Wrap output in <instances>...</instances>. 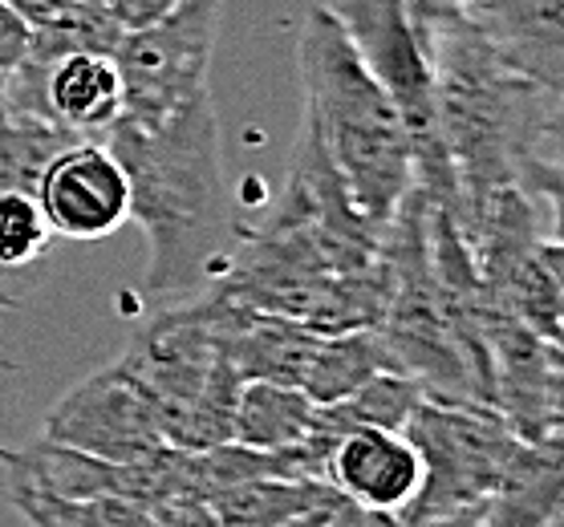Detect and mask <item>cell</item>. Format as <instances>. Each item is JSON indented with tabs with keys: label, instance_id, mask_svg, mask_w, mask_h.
Returning <instances> with one entry per match:
<instances>
[{
	"label": "cell",
	"instance_id": "6da1fadb",
	"mask_svg": "<svg viewBox=\"0 0 564 527\" xmlns=\"http://www.w3.org/2000/svg\"><path fill=\"white\" fill-rule=\"evenodd\" d=\"M98 142L115 151L130 179V219L151 244L147 288L154 300L175 305L212 288L240 240L224 183L212 90L154 127L122 114Z\"/></svg>",
	"mask_w": 564,
	"mask_h": 527
},
{
	"label": "cell",
	"instance_id": "7a4b0ae2",
	"mask_svg": "<svg viewBox=\"0 0 564 527\" xmlns=\"http://www.w3.org/2000/svg\"><path fill=\"white\" fill-rule=\"evenodd\" d=\"M419 33L435 81L438 134L447 142L459 216L484 191L520 179L536 155L540 130L556 98V81L540 78L503 50L467 9H419Z\"/></svg>",
	"mask_w": 564,
	"mask_h": 527
},
{
	"label": "cell",
	"instance_id": "3957f363",
	"mask_svg": "<svg viewBox=\"0 0 564 527\" xmlns=\"http://www.w3.org/2000/svg\"><path fill=\"white\" fill-rule=\"evenodd\" d=\"M296 69L305 86V127L325 146L361 216L386 228L414 187L411 130L358 50L325 9H308Z\"/></svg>",
	"mask_w": 564,
	"mask_h": 527
},
{
	"label": "cell",
	"instance_id": "277c9868",
	"mask_svg": "<svg viewBox=\"0 0 564 527\" xmlns=\"http://www.w3.org/2000/svg\"><path fill=\"white\" fill-rule=\"evenodd\" d=\"M411 130L414 187L459 219V183L435 118V81L411 0H321Z\"/></svg>",
	"mask_w": 564,
	"mask_h": 527
},
{
	"label": "cell",
	"instance_id": "5b68a950",
	"mask_svg": "<svg viewBox=\"0 0 564 527\" xmlns=\"http://www.w3.org/2000/svg\"><path fill=\"white\" fill-rule=\"evenodd\" d=\"M419 454H423V491L402 512V519H438L451 512L484 507L524 463L528 438L503 422L500 410L479 402L431 398L406 422Z\"/></svg>",
	"mask_w": 564,
	"mask_h": 527
},
{
	"label": "cell",
	"instance_id": "8992f818",
	"mask_svg": "<svg viewBox=\"0 0 564 527\" xmlns=\"http://www.w3.org/2000/svg\"><path fill=\"white\" fill-rule=\"evenodd\" d=\"M224 0H180L154 25L122 33L115 50L130 122L154 127L207 94Z\"/></svg>",
	"mask_w": 564,
	"mask_h": 527
},
{
	"label": "cell",
	"instance_id": "52a82bcc",
	"mask_svg": "<svg viewBox=\"0 0 564 527\" xmlns=\"http://www.w3.org/2000/svg\"><path fill=\"white\" fill-rule=\"evenodd\" d=\"M41 438L86 450L106 463H139L167 447L163 422H159V402L122 361L65 389L53 402Z\"/></svg>",
	"mask_w": 564,
	"mask_h": 527
},
{
	"label": "cell",
	"instance_id": "ba28073f",
	"mask_svg": "<svg viewBox=\"0 0 564 527\" xmlns=\"http://www.w3.org/2000/svg\"><path fill=\"white\" fill-rule=\"evenodd\" d=\"M37 204L62 240H106L130 223V179L98 139L69 142L37 183Z\"/></svg>",
	"mask_w": 564,
	"mask_h": 527
},
{
	"label": "cell",
	"instance_id": "9c48e42d",
	"mask_svg": "<svg viewBox=\"0 0 564 527\" xmlns=\"http://www.w3.org/2000/svg\"><path fill=\"white\" fill-rule=\"evenodd\" d=\"M423 454L406 430L354 426L337 438L325 463V479L366 512L402 515L423 491Z\"/></svg>",
	"mask_w": 564,
	"mask_h": 527
},
{
	"label": "cell",
	"instance_id": "30bf717a",
	"mask_svg": "<svg viewBox=\"0 0 564 527\" xmlns=\"http://www.w3.org/2000/svg\"><path fill=\"white\" fill-rule=\"evenodd\" d=\"M45 106L50 114L82 139H98L127 110L122 74L115 53H65L45 74Z\"/></svg>",
	"mask_w": 564,
	"mask_h": 527
},
{
	"label": "cell",
	"instance_id": "8fae6325",
	"mask_svg": "<svg viewBox=\"0 0 564 527\" xmlns=\"http://www.w3.org/2000/svg\"><path fill=\"white\" fill-rule=\"evenodd\" d=\"M564 515V418L528 442L524 463L491 495L475 527H556Z\"/></svg>",
	"mask_w": 564,
	"mask_h": 527
},
{
	"label": "cell",
	"instance_id": "7c38bea8",
	"mask_svg": "<svg viewBox=\"0 0 564 527\" xmlns=\"http://www.w3.org/2000/svg\"><path fill=\"white\" fill-rule=\"evenodd\" d=\"M467 13L540 78H564V0H475Z\"/></svg>",
	"mask_w": 564,
	"mask_h": 527
},
{
	"label": "cell",
	"instance_id": "4fadbf2b",
	"mask_svg": "<svg viewBox=\"0 0 564 527\" xmlns=\"http://www.w3.org/2000/svg\"><path fill=\"white\" fill-rule=\"evenodd\" d=\"M219 527H284L313 512H329L346 495L325 479H245L204 499Z\"/></svg>",
	"mask_w": 564,
	"mask_h": 527
},
{
	"label": "cell",
	"instance_id": "5bb4252c",
	"mask_svg": "<svg viewBox=\"0 0 564 527\" xmlns=\"http://www.w3.org/2000/svg\"><path fill=\"white\" fill-rule=\"evenodd\" d=\"M317 402L289 382H245L236 414H231V442L252 450H284L305 442L317 422Z\"/></svg>",
	"mask_w": 564,
	"mask_h": 527
},
{
	"label": "cell",
	"instance_id": "9a60e30c",
	"mask_svg": "<svg viewBox=\"0 0 564 527\" xmlns=\"http://www.w3.org/2000/svg\"><path fill=\"white\" fill-rule=\"evenodd\" d=\"M394 370V358L386 349L382 329H349V333L321 337L313 349L305 373H301V389L317 406L349 398L358 386H366L373 373Z\"/></svg>",
	"mask_w": 564,
	"mask_h": 527
},
{
	"label": "cell",
	"instance_id": "2e32d148",
	"mask_svg": "<svg viewBox=\"0 0 564 527\" xmlns=\"http://www.w3.org/2000/svg\"><path fill=\"white\" fill-rule=\"evenodd\" d=\"M77 139L82 134H74V130L62 127L50 114L0 110V187L37 195L45 167Z\"/></svg>",
	"mask_w": 564,
	"mask_h": 527
},
{
	"label": "cell",
	"instance_id": "e0dca14e",
	"mask_svg": "<svg viewBox=\"0 0 564 527\" xmlns=\"http://www.w3.org/2000/svg\"><path fill=\"white\" fill-rule=\"evenodd\" d=\"M9 495L33 527H154L151 507L127 495H90V499H57L33 491H9Z\"/></svg>",
	"mask_w": 564,
	"mask_h": 527
},
{
	"label": "cell",
	"instance_id": "ac0fdd59",
	"mask_svg": "<svg viewBox=\"0 0 564 527\" xmlns=\"http://www.w3.org/2000/svg\"><path fill=\"white\" fill-rule=\"evenodd\" d=\"M484 300L496 305V309H503L512 321L524 325L528 333H536L540 341H549V345H561L564 341L561 296H556V284H552L549 268L540 264L536 252H532L528 260H520V268H516L496 293L484 296Z\"/></svg>",
	"mask_w": 564,
	"mask_h": 527
},
{
	"label": "cell",
	"instance_id": "d6986e66",
	"mask_svg": "<svg viewBox=\"0 0 564 527\" xmlns=\"http://www.w3.org/2000/svg\"><path fill=\"white\" fill-rule=\"evenodd\" d=\"M53 244V228L37 195L0 187V272L37 264Z\"/></svg>",
	"mask_w": 564,
	"mask_h": 527
},
{
	"label": "cell",
	"instance_id": "ffe728a7",
	"mask_svg": "<svg viewBox=\"0 0 564 527\" xmlns=\"http://www.w3.org/2000/svg\"><path fill=\"white\" fill-rule=\"evenodd\" d=\"M520 183L536 195L540 204L552 207V228L549 240H561L564 244V158H524L520 167Z\"/></svg>",
	"mask_w": 564,
	"mask_h": 527
},
{
	"label": "cell",
	"instance_id": "44dd1931",
	"mask_svg": "<svg viewBox=\"0 0 564 527\" xmlns=\"http://www.w3.org/2000/svg\"><path fill=\"white\" fill-rule=\"evenodd\" d=\"M475 512L479 507L438 515V519H402V515H390V512H366V507H354L346 499V507L334 515L329 527H475Z\"/></svg>",
	"mask_w": 564,
	"mask_h": 527
},
{
	"label": "cell",
	"instance_id": "7402d4cb",
	"mask_svg": "<svg viewBox=\"0 0 564 527\" xmlns=\"http://www.w3.org/2000/svg\"><path fill=\"white\" fill-rule=\"evenodd\" d=\"M29 41H33V25L21 21L9 4H0V78H9L17 65L25 62Z\"/></svg>",
	"mask_w": 564,
	"mask_h": 527
},
{
	"label": "cell",
	"instance_id": "603a6c76",
	"mask_svg": "<svg viewBox=\"0 0 564 527\" xmlns=\"http://www.w3.org/2000/svg\"><path fill=\"white\" fill-rule=\"evenodd\" d=\"M154 527H219L204 499H163L151 507Z\"/></svg>",
	"mask_w": 564,
	"mask_h": 527
},
{
	"label": "cell",
	"instance_id": "cb8c5ba5",
	"mask_svg": "<svg viewBox=\"0 0 564 527\" xmlns=\"http://www.w3.org/2000/svg\"><path fill=\"white\" fill-rule=\"evenodd\" d=\"M175 4H180V0H106V9H110V17L122 25V33L142 29V25H154V21H159V17H167Z\"/></svg>",
	"mask_w": 564,
	"mask_h": 527
},
{
	"label": "cell",
	"instance_id": "d4e9b609",
	"mask_svg": "<svg viewBox=\"0 0 564 527\" xmlns=\"http://www.w3.org/2000/svg\"><path fill=\"white\" fill-rule=\"evenodd\" d=\"M536 158H564V78H561V86H556V98H552V106H549L544 130H540Z\"/></svg>",
	"mask_w": 564,
	"mask_h": 527
},
{
	"label": "cell",
	"instance_id": "484cf974",
	"mask_svg": "<svg viewBox=\"0 0 564 527\" xmlns=\"http://www.w3.org/2000/svg\"><path fill=\"white\" fill-rule=\"evenodd\" d=\"M0 4H9L21 21H29V25H50V21H57V17L65 13V9H74L77 0H0Z\"/></svg>",
	"mask_w": 564,
	"mask_h": 527
},
{
	"label": "cell",
	"instance_id": "4316f807",
	"mask_svg": "<svg viewBox=\"0 0 564 527\" xmlns=\"http://www.w3.org/2000/svg\"><path fill=\"white\" fill-rule=\"evenodd\" d=\"M536 256H540V264L549 268L552 284H556V296H561V312H564V244H561V240H540Z\"/></svg>",
	"mask_w": 564,
	"mask_h": 527
},
{
	"label": "cell",
	"instance_id": "83f0119b",
	"mask_svg": "<svg viewBox=\"0 0 564 527\" xmlns=\"http://www.w3.org/2000/svg\"><path fill=\"white\" fill-rule=\"evenodd\" d=\"M411 4H419V9H447V4L467 9V4H475V0H411Z\"/></svg>",
	"mask_w": 564,
	"mask_h": 527
},
{
	"label": "cell",
	"instance_id": "f1b7e54d",
	"mask_svg": "<svg viewBox=\"0 0 564 527\" xmlns=\"http://www.w3.org/2000/svg\"><path fill=\"white\" fill-rule=\"evenodd\" d=\"M552 370H556V382H561V389H564V341L552 345Z\"/></svg>",
	"mask_w": 564,
	"mask_h": 527
},
{
	"label": "cell",
	"instance_id": "f546056e",
	"mask_svg": "<svg viewBox=\"0 0 564 527\" xmlns=\"http://www.w3.org/2000/svg\"><path fill=\"white\" fill-rule=\"evenodd\" d=\"M17 305H21V300H17L13 293H0V309H17Z\"/></svg>",
	"mask_w": 564,
	"mask_h": 527
},
{
	"label": "cell",
	"instance_id": "4dcf8cb0",
	"mask_svg": "<svg viewBox=\"0 0 564 527\" xmlns=\"http://www.w3.org/2000/svg\"><path fill=\"white\" fill-rule=\"evenodd\" d=\"M86 4H106V0H86Z\"/></svg>",
	"mask_w": 564,
	"mask_h": 527
},
{
	"label": "cell",
	"instance_id": "1f68e13d",
	"mask_svg": "<svg viewBox=\"0 0 564 527\" xmlns=\"http://www.w3.org/2000/svg\"><path fill=\"white\" fill-rule=\"evenodd\" d=\"M556 527H564V515H561V524H556Z\"/></svg>",
	"mask_w": 564,
	"mask_h": 527
}]
</instances>
